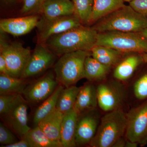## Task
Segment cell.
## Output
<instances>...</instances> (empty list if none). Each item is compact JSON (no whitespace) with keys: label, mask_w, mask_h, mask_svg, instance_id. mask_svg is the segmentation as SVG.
I'll return each mask as SVG.
<instances>
[{"label":"cell","mask_w":147,"mask_h":147,"mask_svg":"<svg viewBox=\"0 0 147 147\" xmlns=\"http://www.w3.org/2000/svg\"><path fill=\"white\" fill-rule=\"evenodd\" d=\"M18 94H2L0 95V114L4 115L10 108L13 100Z\"/></svg>","instance_id":"31"},{"label":"cell","mask_w":147,"mask_h":147,"mask_svg":"<svg viewBox=\"0 0 147 147\" xmlns=\"http://www.w3.org/2000/svg\"><path fill=\"white\" fill-rule=\"evenodd\" d=\"M125 137L141 146L147 144V100L127 113Z\"/></svg>","instance_id":"8"},{"label":"cell","mask_w":147,"mask_h":147,"mask_svg":"<svg viewBox=\"0 0 147 147\" xmlns=\"http://www.w3.org/2000/svg\"><path fill=\"white\" fill-rule=\"evenodd\" d=\"M22 139L26 140L31 147H63L61 143L49 139L38 125L31 129Z\"/></svg>","instance_id":"25"},{"label":"cell","mask_w":147,"mask_h":147,"mask_svg":"<svg viewBox=\"0 0 147 147\" xmlns=\"http://www.w3.org/2000/svg\"><path fill=\"white\" fill-rule=\"evenodd\" d=\"M142 36L144 37L145 38L147 39V28L145 29L144 30L139 32Z\"/></svg>","instance_id":"37"},{"label":"cell","mask_w":147,"mask_h":147,"mask_svg":"<svg viewBox=\"0 0 147 147\" xmlns=\"http://www.w3.org/2000/svg\"><path fill=\"white\" fill-rule=\"evenodd\" d=\"M92 13L89 24L96 23L101 18L125 5L123 0H93Z\"/></svg>","instance_id":"20"},{"label":"cell","mask_w":147,"mask_h":147,"mask_svg":"<svg viewBox=\"0 0 147 147\" xmlns=\"http://www.w3.org/2000/svg\"><path fill=\"white\" fill-rule=\"evenodd\" d=\"M133 90L134 96L137 99L144 100L147 98V73L135 82Z\"/></svg>","instance_id":"29"},{"label":"cell","mask_w":147,"mask_h":147,"mask_svg":"<svg viewBox=\"0 0 147 147\" xmlns=\"http://www.w3.org/2000/svg\"><path fill=\"white\" fill-rule=\"evenodd\" d=\"M80 89L74 85L64 88L58 98L56 109L64 114L73 109Z\"/></svg>","instance_id":"26"},{"label":"cell","mask_w":147,"mask_h":147,"mask_svg":"<svg viewBox=\"0 0 147 147\" xmlns=\"http://www.w3.org/2000/svg\"><path fill=\"white\" fill-rule=\"evenodd\" d=\"M91 56L101 63L111 67L117 63L123 53L106 46L95 45L91 50Z\"/></svg>","instance_id":"24"},{"label":"cell","mask_w":147,"mask_h":147,"mask_svg":"<svg viewBox=\"0 0 147 147\" xmlns=\"http://www.w3.org/2000/svg\"><path fill=\"white\" fill-rule=\"evenodd\" d=\"M96 45L110 47L122 53H147V39L139 32L113 31L98 33Z\"/></svg>","instance_id":"5"},{"label":"cell","mask_w":147,"mask_h":147,"mask_svg":"<svg viewBox=\"0 0 147 147\" xmlns=\"http://www.w3.org/2000/svg\"><path fill=\"white\" fill-rule=\"evenodd\" d=\"M127 125V113L122 109L108 112L101 118L90 146L113 147L119 139L125 135Z\"/></svg>","instance_id":"3"},{"label":"cell","mask_w":147,"mask_h":147,"mask_svg":"<svg viewBox=\"0 0 147 147\" xmlns=\"http://www.w3.org/2000/svg\"><path fill=\"white\" fill-rule=\"evenodd\" d=\"M98 104L101 110L108 112L122 109L126 99L125 87L118 80H110L100 83L96 87Z\"/></svg>","instance_id":"6"},{"label":"cell","mask_w":147,"mask_h":147,"mask_svg":"<svg viewBox=\"0 0 147 147\" xmlns=\"http://www.w3.org/2000/svg\"><path fill=\"white\" fill-rule=\"evenodd\" d=\"M0 54L5 59L9 75L21 78L31 55L30 50L19 42L8 43L1 34Z\"/></svg>","instance_id":"7"},{"label":"cell","mask_w":147,"mask_h":147,"mask_svg":"<svg viewBox=\"0 0 147 147\" xmlns=\"http://www.w3.org/2000/svg\"><path fill=\"white\" fill-rule=\"evenodd\" d=\"M127 141V139L125 136L121 137L119 139L115 144L113 146V147H125V144Z\"/></svg>","instance_id":"35"},{"label":"cell","mask_w":147,"mask_h":147,"mask_svg":"<svg viewBox=\"0 0 147 147\" xmlns=\"http://www.w3.org/2000/svg\"><path fill=\"white\" fill-rule=\"evenodd\" d=\"M98 34L92 28L82 26L51 36L45 45L58 56L79 50L91 52L96 44Z\"/></svg>","instance_id":"1"},{"label":"cell","mask_w":147,"mask_h":147,"mask_svg":"<svg viewBox=\"0 0 147 147\" xmlns=\"http://www.w3.org/2000/svg\"><path fill=\"white\" fill-rule=\"evenodd\" d=\"M6 1H13V0H5Z\"/></svg>","instance_id":"40"},{"label":"cell","mask_w":147,"mask_h":147,"mask_svg":"<svg viewBox=\"0 0 147 147\" xmlns=\"http://www.w3.org/2000/svg\"><path fill=\"white\" fill-rule=\"evenodd\" d=\"M54 54L44 43H39L31 55L21 78L28 79L46 71L55 62Z\"/></svg>","instance_id":"12"},{"label":"cell","mask_w":147,"mask_h":147,"mask_svg":"<svg viewBox=\"0 0 147 147\" xmlns=\"http://www.w3.org/2000/svg\"><path fill=\"white\" fill-rule=\"evenodd\" d=\"M78 115L74 109L64 114L61 129V142L63 147H75Z\"/></svg>","instance_id":"16"},{"label":"cell","mask_w":147,"mask_h":147,"mask_svg":"<svg viewBox=\"0 0 147 147\" xmlns=\"http://www.w3.org/2000/svg\"><path fill=\"white\" fill-rule=\"evenodd\" d=\"M46 0H23L21 9L22 15H32L42 12V8Z\"/></svg>","instance_id":"28"},{"label":"cell","mask_w":147,"mask_h":147,"mask_svg":"<svg viewBox=\"0 0 147 147\" xmlns=\"http://www.w3.org/2000/svg\"><path fill=\"white\" fill-rule=\"evenodd\" d=\"M90 51L79 50L61 56L54 67L55 76L59 84L65 88L74 86L84 78V64Z\"/></svg>","instance_id":"4"},{"label":"cell","mask_w":147,"mask_h":147,"mask_svg":"<svg viewBox=\"0 0 147 147\" xmlns=\"http://www.w3.org/2000/svg\"><path fill=\"white\" fill-rule=\"evenodd\" d=\"M101 118L96 109L78 115L75 138L76 146L89 145L96 134Z\"/></svg>","instance_id":"13"},{"label":"cell","mask_w":147,"mask_h":147,"mask_svg":"<svg viewBox=\"0 0 147 147\" xmlns=\"http://www.w3.org/2000/svg\"><path fill=\"white\" fill-rule=\"evenodd\" d=\"M92 27L98 33L107 31L139 32L147 28V17L125 5L101 18Z\"/></svg>","instance_id":"2"},{"label":"cell","mask_w":147,"mask_h":147,"mask_svg":"<svg viewBox=\"0 0 147 147\" xmlns=\"http://www.w3.org/2000/svg\"><path fill=\"white\" fill-rule=\"evenodd\" d=\"M141 54L144 63H147V53H143Z\"/></svg>","instance_id":"38"},{"label":"cell","mask_w":147,"mask_h":147,"mask_svg":"<svg viewBox=\"0 0 147 147\" xmlns=\"http://www.w3.org/2000/svg\"><path fill=\"white\" fill-rule=\"evenodd\" d=\"M39 18L36 15H28L16 18H4L0 21L1 31L13 36L27 34L35 27H37Z\"/></svg>","instance_id":"14"},{"label":"cell","mask_w":147,"mask_h":147,"mask_svg":"<svg viewBox=\"0 0 147 147\" xmlns=\"http://www.w3.org/2000/svg\"><path fill=\"white\" fill-rule=\"evenodd\" d=\"M74 12L73 3L70 0H46L42 13L43 18L49 19L71 16Z\"/></svg>","instance_id":"17"},{"label":"cell","mask_w":147,"mask_h":147,"mask_svg":"<svg viewBox=\"0 0 147 147\" xmlns=\"http://www.w3.org/2000/svg\"><path fill=\"white\" fill-rule=\"evenodd\" d=\"M74 15L82 24H89L93 7V0H72Z\"/></svg>","instance_id":"27"},{"label":"cell","mask_w":147,"mask_h":147,"mask_svg":"<svg viewBox=\"0 0 147 147\" xmlns=\"http://www.w3.org/2000/svg\"><path fill=\"white\" fill-rule=\"evenodd\" d=\"M82 26V24L74 14L49 19L43 17L39 21L37 26L39 29L38 41L43 43L53 36Z\"/></svg>","instance_id":"10"},{"label":"cell","mask_w":147,"mask_h":147,"mask_svg":"<svg viewBox=\"0 0 147 147\" xmlns=\"http://www.w3.org/2000/svg\"><path fill=\"white\" fill-rule=\"evenodd\" d=\"M18 141L13 132L3 124L0 123V144L1 147L16 143Z\"/></svg>","instance_id":"30"},{"label":"cell","mask_w":147,"mask_h":147,"mask_svg":"<svg viewBox=\"0 0 147 147\" xmlns=\"http://www.w3.org/2000/svg\"><path fill=\"white\" fill-rule=\"evenodd\" d=\"M138 144L135 142H131L127 139L125 147H136L138 146Z\"/></svg>","instance_id":"36"},{"label":"cell","mask_w":147,"mask_h":147,"mask_svg":"<svg viewBox=\"0 0 147 147\" xmlns=\"http://www.w3.org/2000/svg\"><path fill=\"white\" fill-rule=\"evenodd\" d=\"M63 116V113L56 109L38 125L49 139L61 144V125Z\"/></svg>","instance_id":"18"},{"label":"cell","mask_w":147,"mask_h":147,"mask_svg":"<svg viewBox=\"0 0 147 147\" xmlns=\"http://www.w3.org/2000/svg\"><path fill=\"white\" fill-rule=\"evenodd\" d=\"M129 3L136 11L147 17V0H134Z\"/></svg>","instance_id":"32"},{"label":"cell","mask_w":147,"mask_h":147,"mask_svg":"<svg viewBox=\"0 0 147 147\" xmlns=\"http://www.w3.org/2000/svg\"><path fill=\"white\" fill-rule=\"evenodd\" d=\"M59 83L55 75L49 72L27 85L23 95L29 103L37 104L46 100L55 91Z\"/></svg>","instance_id":"11"},{"label":"cell","mask_w":147,"mask_h":147,"mask_svg":"<svg viewBox=\"0 0 147 147\" xmlns=\"http://www.w3.org/2000/svg\"><path fill=\"white\" fill-rule=\"evenodd\" d=\"M3 147H31L30 145L26 140L24 139H21L16 143L4 146Z\"/></svg>","instance_id":"34"},{"label":"cell","mask_w":147,"mask_h":147,"mask_svg":"<svg viewBox=\"0 0 147 147\" xmlns=\"http://www.w3.org/2000/svg\"><path fill=\"white\" fill-rule=\"evenodd\" d=\"M64 88L63 86L59 84L53 94L43 101L37 108L34 116L33 123L34 127L37 126L40 121L56 110L58 98Z\"/></svg>","instance_id":"23"},{"label":"cell","mask_w":147,"mask_h":147,"mask_svg":"<svg viewBox=\"0 0 147 147\" xmlns=\"http://www.w3.org/2000/svg\"><path fill=\"white\" fill-rule=\"evenodd\" d=\"M26 79L0 74V95L23 94L28 85Z\"/></svg>","instance_id":"22"},{"label":"cell","mask_w":147,"mask_h":147,"mask_svg":"<svg viewBox=\"0 0 147 147\" xmlns=\"http://www.w3.org/2000/svg\"><path fill=\"white\" fill-rule=\"evenodd\" d=\"M110 67L90 55L87 57L84 64V78L91 82L102 80L106 77Z\"/></svg>","instance_id":"21"},{"label":"cell","mask_w":147,"mask_h":147,"mask_svg":"<svg viewBox=\"0 0 147 147\" xmlns=\"http://www.w3.org/2000/svg\"><path fill=\"white\" fill-rule=\"evenodd\" d=\"M28 103L22 94H18L7 112L1 116L21 139L31 129L28 124Z\"/></svg>","instance_id":"9"},{"label":"cell","mask_w":147,"mask_h":147,"mask_svg":"<svg viewBox=\"0 0 147 147\" xmlns=\"http://www.w3.org/2000/svg\"><path fill=\"white\" fill-rule=\"evenodd\" d=\"M124 1L126 2L129 3L131 1H134V0H123Z\"/></svg>","instance_id":"39"},{"label":"cell","mask_w":147,"mask_h":147,"mask_svg":"<svg viewBox=\"0 0 147 147\" xmlns=\"http://www.w3.org/2000/svg\"><path fill=\"white\" fill-rule=\"evenodd\" d=\"M97 105L96 87L90 83L80 87L73 108L78 115L96 109Z\"/></svg>","instance_id":"15"},{"label":"cell","mask_w":147,"mask_h":147,"mask_svg":"<svg viewBox=\"0 0 147 147\" xmlns=\"http://www.w3.org/2000/svg\"><path fill=\"white\" fill-rule=\"evenodd\" d=\"M142 63L144 62L141 54L129 56L117 66L113 74L114 78L121 82L126 81Z\"/></svg>","instance_id":"19"},{"label":"cell","mask_w":147,"mask_h":147,"mask_svg":"<svg viewBox=\"0 0 147 147\" xmlns=\"http://www.w3.org/2000/svg\"><path fill=\"white\" fill-rule=\"evenodd\" d=\"M0 72L1 73L9 75L6 62L1 54H0Z\"/></svg>","instance_id":"33"}]
</instances>
